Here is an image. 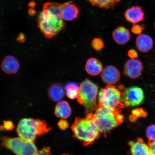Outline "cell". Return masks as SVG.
<instances>
[{"label": "cell", "instance_id": "cell-8", "mask_svg": "<svg viewBox=\"0 0 155 155\" xmlns=\"http://www.w3.org/2000/svg\"><path fill=\"white\" fill-rule=\"evenodd\" d=\"M143 70L142 63L139 60L131 59L127 60L124 67V73L129 78L135 79L140 76Z\"/></svg>", "mask_w": 155, "mask_h": 155}, {"label": "cell", "instance_id": "cell-23", "mask_svg": "<svg viewBox=\"0 0 155 155\" xmlns=\"http://www.w3.org/2000/svg\"><path fill=\"white\" fill-rule=\"evenodd\" d=\"M92 45L93 48L96 51H100L104 48V44L101 39L95 38L92 40Z\"/></svg>", "mask_w": 155, "mask_h": 155}, {"label": "cell", "instance_id": "cell-18", "mask_svg": "<svg viewBox=\"0 0 155 155\" xmlns=\"http://www.w3.org/2000/svg\"><path fill=\"white\" fill-rule=\"evenodd\" d=\"M85 70L89 75L95 76L102 72V64L101 61L96 58H91L87 61Z\"/></svg>", "mask_w": 155, "mask_h": 155}, {"label": "cell", "instance_id": "cell-19", "mask_svg": "<svg viewBox=\"0 0 155 155\" xmlns=\"http://www.w3.org/2000/svg\"><path fill=\"white\" fill-rule=\"evenodd\" d=\"M71 108L68 103L62 101L58 103L55 109V115L62 119H66L70 117L71 114Z\"/></svg>", "mask_w": 155, "mask_h": 155}, {"label": "cell", "instance_id": "cell-20", "mask_svg": "<svg viewBox=\"0 0 155 155\" xmlns=\"http://www.w3.org/2000/svg\"><path fill=\"white\" fill-rule=\"evenodd\" d=\"M89 2L100 8L106 9L112 8L120 0H87Z\"/></svg>", "mask_w": 155, "mask_h": 155}, {"label": "cell", "instance_id": "cell-31", "mask_svg": "<svg viewBox=\"0 0 155 155\" xmlns=\"http://www.w3.org/2000/svg\"><path fill=\"white\" fill-rule=\"evenodd\" d=\"M128 55L131 59H135L138 57V54L135 50L134 49H131L128 52Z\"/></svg>", "mask_w": 155, "mask_h": 155}, {"label": "cell", "instance_id": "cell-17", "mask_svg": "<svg viewBox=\"0 0 155 155\" xmlns=\"http://www.w3.org/2000/svg\"><path fill=\"white\" fill-rule=\"evenodd\" d=\"M112 36L116 43L124 45L130 39L131 35L129 30L125 27H119L114 30Z\"/></svg>", "mask_w": 155, "mask_h": 155}, {"label": "cell", "instance_id": "cell-29", "mask_svg": "<svg viewBox=\"0 0 155 155\" xmlns=\"http://www.w3.org/2000/svg\"><path fill=\"white\" fill-rule=\"evenodd\" d=\"M144 110L141 109H137L134 110L132 112V114L134 119L136 117H138L139 116H141L143 115H144Z\"/></svg>", "mask_w": 155, "mask_h": 155}, {"label": "cell", "instance_id": "cell-12", "mask_svg": "<svg viewBox=\"0 0 155 155\" xmlns=\"http://www.w3.org/2000/svg\"><path fill=\"white\" fill-rule=\"evenodd\" d=\"M125 17L128 22L135 24L144 20L145 14L140 6H134L126 11Z\"/></svg>", "mask_w": 155, "mask_h": 155}, {"label": "cell", "instance_id": "cell-16", "mask_svg": "<svg viewBox=\"0 0 155 155\" xmlns=\"http://www.w3.org/2000/svg\"><path fill=\"white\" fill-rule=\"evenodd\" d=\"M136 44L138 49L142 53H147L152 49L153 41L150 36L146 34H140L137 37Z\"/></svg>", "mask_w": 155, "mask_h": 155}, {"label": "cell", "instance_id": "cell-5", "mask_svg": "<svg viewBox=\"0 0 155 155\" xmlns=\"http://www.w3.org/2000/svg\"><path fill=\"white\" fill-rule=\"evenodd\" d=\"M97 85L88 79L81 83L77 100L86 110L87 115L92 114L98 106L97 104L98 96Z\"/></svg>", "mask_w": 155, "mask_h": 155}, {"label": "cell", "instance_id": "cell-13", "mask_svg": "<svg viewBox=\"0 0 155 155\" xmlns=\"http://www.w3.org/2000/svg\"><path fill=\"white\" fill-rule=\"evenodd\" d=\"M20 65L18 60L12 55H8L2 61L1 68L4 72L7 74H14L19 69Z\"/></svg>", "mask_w": 155, "mask_h": 155}, {"label": "cell", "instance_id": "cell-14", "mask_svg": "<svg viewBox=\"0 0 155 155\" xmlns=\"http://www.w3.org/2000/svg\"><path fill=\"white\" fill-rule=\"evenodd\" d=\"M79 9L72 2H68L63 4L62 17L64 20L71 21L78 18Z\"/></svg>", "mask_w": 155, "mask_h": 155}, {"label": "cell", "instance_id": "cell-3", "mask_svg": "<svg viewBox=\"0 0 155 155\" xmlns=\"http://www.w3.org/2000/svg\"><path fill=\"white\" fill-rule=\"evenodd\" d=\"M71 127L75 138L85 145L92 144L100 136L98 127L88 116L86 118H77Z\"/></svg>", "mask_w": 155, "mask_h": 155}, {"label": "cell", "instance_id": "cell-4", "mask_svg": "<svg viewBox=\"0 0 155 155\" xmlns=\"http://www.w3.org/2000/svg\"><path fill=\"white\" fill-rule=\"evenodd\" d=\"M51 129L45 121L24 118L19 121L16 130L21 138L35 142L37 136L46 134Z\"/></svg>", "mask_w": 155, "mask_h": 155}, {"label": "cell", "instance_id": "cell-22", "mask_svg": "<svg viewBox=\"0 0 155 155\" xmlns=\"http://www.w3.org/2000/svg\"><path fill=\"white\" fill-rule=\"evenodd\" d=\"M38 152L34 142L26 140L20 155H36Z\"/></svg>", "mask_w": 155, "mask_h": 155}, {"label": "cell", "instance_id": "cell-25", "mask_svg": "<svg viewBox=\"0 0 155 155\" xmlns=\"http://www.w3.org/2000/svg\"><path fill=\"white\" fill-rule=\"evenodd\" d=\"M14 125L11 121H5L3 122V125H0V130L9 131L14 129Z\"/></svg>", "mask_w": 155, "mask_h": 155}, {"label": "cell", "instance_id": "cell-34", "mask_svg": "<svg viewBox=\"0 0 155 155\" xmlns=\"http://www.w3.org/2000/svg\"><path fill=\"white\" fill-rule=\"evenodd\" d=\"M63 155H67V154H64Z\"/></svg>", "mask_w": 155, "mask_h": 155}, {"label": "cell", "instance_id": "cell-7", "mask_svg": "<svg viewBox=\"0 0 155 155\" xmlns=\"http://www.w3.org/2000/svg\"><path fill=\"white\" fill-rule=\"evenodd\" d=\"M123 102L125 106H135L140 105L144 99L142 89L139 87H128L122 92Z\"/></svg>", "mask_w": 155, "mask_h": 155}, {"label": "cell", "instance_id": "cell-10", "mask_svg": "<svg viewBox=\"0 0 155 155\" xmlns=\"http://www.w3.org/2000/svg\"><path fill=\"white\" fill-rule=\"evenodd\" d=\"M101 77L103 82L108 85H113L117 83L120 78L121 74L117 68L108 65L103 70Z\"/></svg>", "mask_w": 155, "mask_h": 155}, {"label": "cell", "instance_id": "cell-28", "mask_svg": "<svg viewBox=\"0 0 155 155\" xmlns=\"http://www.w3.org/2000/svg\"><path fill=\"white\" fill-rule=\"evenodd\" d=\"M58 126L59 128L62 130H65L69 127L68 122L64 119L61 120L58 122Z\"/></svg>", "mask_w": 155, "mask_h": 155}, {"label": "cell", "instance_id": "cell-1", "mask_svg": "<svg viewBox=\"0 0 155 155\" xmlns=\"http://www.w3.org/2000/svg\"><path fill=\"white\" fill-rule=\"evenodd\" d=\"M63 5L55 2L46 3L39 14L38 27L46 38H53L65 28V23L62 17Z\"/></svg>", "mask_w": 155, "mask_h": 155}, {"label": "cell", "instance_id": "cell-21", "mask_svg": "<svg viewBox=\"0 0 155 155\" xmlns=\"http://www.w3.org/2000/svg\"><path fill=\"white\" fill-rule=\"evenodd\" d=\"M66 94L68 97L71 99H74L78 97L79 86L77 83L71 82L68 83L65 87Z\"/></svg>", "mask_w": 155, "mask_h": 155}, {"label": "cell", "instance_id": "cell-30", "mask_svg": "<svg viewBox=\"0 0 155 155\" xmlns=\"http://www.w3.org/2000/svg\"><path fill=\"white\" fill-rule=\"evenodd\" d=\"M148 144L151 154L155 155V141H149Z\"/></svg>", "mask_w": 155, "mask_h": 155}, {"label": "cell", "instance_id": "cell-27", "mask_svg": "<svg viewBox=\"0 0 155 155\" xmlns=\"http://www.w3.org/2000/svg\"><path fill=\"white\" fill-rule=\"evenodd\" d=\"M51 148L49 147H44L39 150L36 155H51Z\"/></svg>", "mask_w": 155, "mask_h": 155}, {"label": "cell", "instance_id": "cell-32", "mask_svg": "<svg viewBox=\"0 0 155 155\" xmlns=\"http://www.w3.org/2000/svg\"><path fill=\"white\" fill-rule=\"evenodd\" d=\"M26 39V37L25 35L22 33H21L19 35L17 38V41L20 43H23L25 42Z\"/></svg>", "mask_w": 155, "mask_h": 155}, {"label": "cell", "instance_id": "cell-6", "mask_svg": "<svg viewBox=\"0 0 155 155\" xmlns=\"http://www.w3.org/2000/svg\"><path fill=\"white\" fill-rule=\"evenodd\" d=\"M116 86L108 85L102 88L98 94V105L117 111L125 106L123 102V94Z\"/></svg>", "mask_w": 155, "mask_h": 155}, {"label": "cell", "instance_id": "cell-26", "mask_svg": "<svg viewBox=\"0 0 155 155\" xmlns=\"http://www.w3.org/2000/svg\"><path fill=\"white\" fill-rule=\"evenodd\" d=\"M144 26L136 25L133 26L132 28L131 31L134 34L140 35L141 32L144 30Z\"/></svg>", "mask_w": 155, "mask_h": 155}, {"label": "cell", "instance_id": "cell-11", "mask_svg": "<svg viewBox=\"0 0 155 155\" xmlns=\"http://www.w3.org/2000/svg\"><path fill=\"white\" fill-rule=\"evenodd\" d=\"M130 155H152L148 144L143 139L139 138L135 141L129 142Z\"/></svg>", "mask_w": 155, "mask_h": 155}, {"label": "cell", "instance_id": "cell-2", "mask_svg": "<svg viewBox=\"0 0 155 155\" xmlns=\"http://www.w3.org/2000/svg\"><path fill=\"white\" fill-rule=\"evenodd\" d=\"M87 116L93 119L100 133L106 134L123 121L120 111H114L98 106L92 114Z\"/></svg>", "mask_w": 155, "mask_h": 155}, {"label": "cell", "instance_id": "cell-33", "mask_svg": "<svg viewBox=\"0 0 155 155\" xmlns=\"http://www.w3.org/2000/svg\"><path fill=\"white\" fill-rule=\"evenodd\" d=\"M154 28L155 29V22L154 23Z\"/></svg>", "mask_w": 155, "mask_h": 155}, {"label": "cell", "instance_id": "cell-9", "mask_svg": "<svg viewBox=\"0 0 155 155\" xmlns=\"http://www.w3.org/2000/svg\"><path fill=\"white\" fill-rule=\"evenodd\" d=\"M1 146L12 151L16 155H20L26 140L21 137L11 138L3 137L1 139Z\"/></svg>", "mask_w": 155, "mask_h": 155}, {"label": "cell", "instance_id": "cell-15", "mask_svg": "<svg viewBox=\"0 0 155 155\" xmlns=\"http://www.w3.org/2000/svg\"><path fill=\"white\" fill-rule=\"evenodd\" d=\"M65 89L59 83L52 84L48 90V97L52 101L58 102L61 101L65 97Z\"/></svg>", "mask_w": 155, "mask_h": 155}, {"label": "cell", "instance_id": "cell-24", "mask_svg": "<svg viewBox=\"0 0 155 155\" xmlns=\"http://www.w3.org/2000/svg\"><path fill=\"white\" fill-rule=\"evenodd\" d=\"M146 136L149 141H155V125H150L147 127Z\"/></svg>", "mask_w": 155, "mask_h": 155}]
</instances>
